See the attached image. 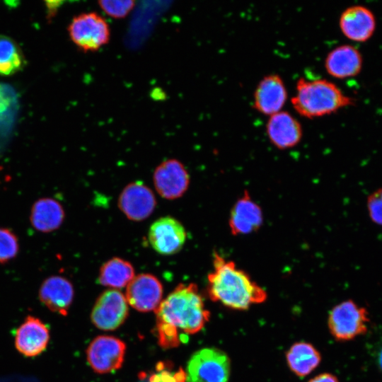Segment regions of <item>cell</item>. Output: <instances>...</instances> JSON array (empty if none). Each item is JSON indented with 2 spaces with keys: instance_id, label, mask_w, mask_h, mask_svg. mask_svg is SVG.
<instances>
[{
  "instance_id": "30",
  "label": "cell",
  "mask_w": 382,
  "mask_h": 382,
  "mask_svg": "<svg viewBox=\"0 0 382 382\" xmlns=\"http://www.w3.org/2000/svg\"><path fill=\"white\" fill-rule=\"evenodd\" d=\"M378 363L380 368L382 369V349H381L378 354Z\"/></svg>"
},
{
  "instance_id": "20",
  "label": "cell",
  "mask_w": 382,
  "mask_h": 382,
  "mask_svg": "<svg viewBox=\"0 0 382 382\" xmlns=\"http://www.w3.org/2000/svg\"><path fill=\"white\" fill-rule=\"evenodd\" d=\"M65 212L61 203L52 197H41L31 206L29 220L37 231L47 233L57 230L63 224Z\"/></svg>"
},
{
  "instance_id": "21",
  "label": "cell",
  "mask_w": 382,
  "mask_h": 382,
  "mask_svg": "<svg viewBox=\"0 0 382 382\" xmlns=\"http://www.w3.org/2000/svg\"><path fill=\"white\" fill-rule=\"evenodd\" d=\"M320 354L311 344L297 342L286 353L290 369L299 376H305L313 371L320 362Z\"/></svg>"
},
{
  "instance_id": "12",
  "label": "cell",
  "mask_w": 382,
  "mask_h": 382,
  "mask_svg": "<svg viewBox=\"0 0 382 382\" xmlns=\"http://www.w3.org/2000/svg\"><path fill=\"white\" fill-rule=\"evenodd\" d=\"M156 205L151 190L141 182H133L121 192L118 206L130 220L139 221L148 218Z\"/></svg>"
},
{
  "instance_id": "19",
  "label": "cell",
  "mask_w": 382,
  "mask_h": 382,
  "mask_svg": "<svg viewBox=\"0 0 382 382\" xmlns=\"http://www.w3.org/2000/svg\"><path fill=\"white\" fill-rule=\"evenodd\" d=\"M39 298L50 311L66 316L74 298L73 285L64 277L50 276L42 282Z\"/></svg>"
},
{
  "instance_id": "23",
  "label": "cell",
  "mask_w": 382,
  "mask_h": 382,
  "mask_svg": "<svg viewBox=\"0 0 382 382\" xmlns=\"http://www.w3.org/2000/svg\"><path fill=\"white\" fill-rule=\"evenodd\" d=\"M24 64L25 58L18 44L11 37L0 35V75L16 74Z\"/></svg>"
},
{
  "instance_id": "22",
  "label": "cell",
  "mask_w": 382,
  "mask_h": 382,
  "mask_svg": "<svg viewBox=\"0 0 382 382\" xmlns=\"http://www.w3.org/2000/svg\"><path fill=\"white\" fill-rule=\"evenodd\" d=\"M134 277L132 264L120 257H113L106 261L100 267L98 282L110 288H122Z\"/></svg>"
},
{
  "instance_id": "17",
  "label": "cell",
  "mask_w": 382,
  "mask_h": 382,
  "mask_svg": "<svg viewBox=\"0 0 382 382\" xmlns=\"http://www.w3.org/2000/svg\"><path fill=\"white\" fill-rule=\"evenodd\" d=\"M49 340L47 326L39 318L29 316L16 330L15 345L24 356L35 357L45 349Z\"/></svg>"
},
{
  "instance_id": "24",
  "label": "cell",
  "mask_w": 382,
  "mask_h": 382,
  "mask_svg": "<svg viewBox=\"0 0 382 382\" xmlns=\"http://www.w3.org/2000/svg\"><path fill=\"white\" fill-rule=\"evenodd\" d=\"M19 250V239L16 233L9 228L0 227V265L13 260Z\"/></svg>"
},
{
  "instance_id": "11",
  "label": "cell",
  "mask_w": 382,
  "mask_h": 382,
  "mask_svg": "<svg viewBox=\"0 0 382 382\" xmlns=\"http://www.w3.org/2000/svg\"><path fill=\"white\" fill-rule=\"evenodd\" d=\"M287 98L283 79L278 74H270L257 83L253 93V107L257 112L269 117L282 110Z\"/></svg>"
},
{
  "instance_id": "8",
  "label": "cell",
  "mask_w": 382,
  "mask_h": 382,
  "mask_svg": "<svg viewBox=\"0 0 382 382\" xmlns=\"http://www.w3.org/2000/svg\"><path fill=\"white\" fill-rule=\"evenodd\" d=\"M127 314V301L122 293L108 289L98 298L91 317L98 328L112 330L124 323Z\"/></svg>"
},
{
  "instance_id": "3",
  "label": "cell",
  "mask_w": 382,
  "mask_h": 382,
  "mask_svg": "<svg viewBox=\"0 0 382 382\" xmlns=\"http://www.w3.org/2000/svg\"><path fill=\"white\" fill-rule=\"evenodd\" d=\"M291 98L294 110L301 117L318 118L332 115L354 104V100L335 83L325 79L300 77Z\"/></svg>"
},
{
  "instance_id": "18",
  "label": "cell",
  "mask_w": 382,
  "mask_h": 382,
  "mask_svg": "<svg viewBox=\"0 0 382 382\" xmlns=\"http://www.w3.org/2000/svg\"><path fill=\"white\" fill-rule=\"evenodd\" d=\"M262 222L260 207L252 199L248 192H245L231 210L228 226L231 233L238 236L254 232Z\"/></svg>"
},
{
  "instance_id": "6",
  "label": "cell",
  "mask_w": 382,
  "mask_h": 382,
  "mask_svg": "<svg viewBox=\"0 0 382 382\" xmlns=\"http://www.w3.org/2000/svg\"><path fill=\"white\" fill-rule=\"evenodd\" d=\"M230 361L227 355L216 348H204L190 359L186 371L187 382H228Z\"/></svg>"
},
{
  "instance_id": "2",
  "label": "cell",
  "mask_w": 382,
  "mask_h": 382,
  "mask_svg": "<svg viewBox=\"0 0 382 382\" xmlns=\"http://www.w3.org/2000/svg\"><path fill=\"white\" fill-rule=\"evenodd\" d=\"M156 312V325L173 330L181 341L185 335L200 331L209 318V312L205 308L197 286L192 283L177 286L161 302Z\"/></svg>"
},
{
  "instance_id": "26",
  "label": "cell",
  "mask_w": 382,
  "mask_h": 382,
  "mask_svg": "<svg viewBox=\"0 0 382 382\" xmlns=\"http://www.w3.org/2000/svg\"><path fill=\"white\" fill-rule=\"evenodd\" d=\"M100 9L115 19L126 18L135 7L133 0H101L98 2Z\"/></svg>"
},
{
  "instance_id": "1",
  "label": "cell",
  "mask_w": 382,
  "mask_h": 382,
  "mask_svg": "<svg viewBox=\"0 0 382 382\" xmlns=\"http://www.w3.org/2000/svg\"><path fill=\"white\" fill-rule=\"evenodd\" d=\"M207 280L210 299L233 309L246 310L267 298L265 290L245 272L217 253L214 254L213 270Z\"/></svg>"
},
{
  "instance_id": "9",
  "label": "cell",
  "mask_w": 382,
  "mask_h": 382,
  "mask_svg": "<svg viewBox=\"0 0 382 382\" xmlns=\"http://www.w3.org/2000/svg\"><path fill=\"white\" fill-rule=\"evenodd\" d=\"M148 237L154 250L161 255H170L181 250L187 235L178 220L171 216H163L151 225Z\"/></svg>"
},
{
  "instance_id": "13",
  "label": "cell",
  "mask_w": 382,
  "mask_h": 382,
  "mask_svg": "<svg viewBox=\"0 0 382 382\" xmlns=\"http://www.w3.org/2000/svg\"><path fill=\"white\" fill-rule=\"evenodd\" d=\"M163 295L161 282L153 274H139L128 284L127 301L141 312L156 311Z\"/></svg>"
},
{
  "instance_id": "16",
  "label": "cell",
  "mask_w": 382,
  "mask_h": 382,
  "mask_svg": "<svg viewBox=\"0 0 382 382\" xmlns=\"http://www.w3.org/2000/svg\"><path fill=\"white\" fill-rule=\"evenodd\" d=\"M324 66L326 72L332 78H352L361 72L363 57L356 47L349 44L340 45L327 54Z\"/></svg>"
},
{
  "instance_id": "27",
  "label": "cell",
  "mask_w": 382,
  "mask_h": 382,
  "mask_svg": "<svg viewBox=\"0 0 382 382\" xmlns=\"http://www.w3.org/2000/svg\"><path fill=\"white\" fill-rule=\"evenodd\" d=\"M366 206L370 219L376 225L382 226V187L369 195Z\"/></svg>"
},
{
  "instance_id": "29",
  "label": "cell",
  "mask_w": 382,
  "mask_h": 382,
  "mask_svg": "<svg viewBox=\"0 0 382 382\" xmlns=\"http://www.w3.org/2000/svg\"><path fill=\"white\" fill-rule=\"evenodd\" d=\"M309 382H339L336 376L331 374H321L313 378Z\"/></svg>"
},
{
  "instance_id": "28",
  "label": "cell",
  "mask_w": 382,
  "mask_h": 382,
  "mask_svg": "<svg viewBox=\"0 0 382 382\" xmlns=\"http://www.w3.org/2000/svg\"><path fill=\"white\" fill-rule=\"evenodd\" d=\"M158 371L149 378V382H185L186 373L180 369L175 372L170 371L163 363H159L157 366Z\"/></svg>"
},
{
  "instance_id": "5",
  "label": "cell",
  "mask_w": 382,
  "mask_h": 382,
  "mask_svg": "<svg viewBox=\"0 0 382 382\" xmlns=\"http://www.w3.org/2000/svg\"><path fill=\"white\" fill-rule=\"evenodd\" d=\"M367 310L352 300H347L332 308L328 316V328L338 341H349L365 334L369 328Z\"/></svg>"
},
{
  "instance_id": "7",
  "label": "cell",
  "mask_w": 382,
  "mask_h": 382,
  "mask_svg": "<svg viewBox=\"0 0 382 382\" xmlns=\"http://www.w3.org/2000/svg\"><path fill=\"white\" fill-rule=\"evenodd\" d=\"M125 348V344L117 337L98 336L91 342L86 350L87 359L96 372L109 373L121 367Z\"/></svg>"
},
{
  "instance_id": "10",
  "label": "cell",
  "mask_w": 382,
  "mask_h": 382,
  "mask_svg": "<svg viewBox=\"0 0 382 382\" xmlns=\"http://www.w3.org/2000/svg\"><path fill=\"white\" fill-rule=\"evenodd\" d=\"M153 180L157 192L167 199L183 196L190 183V176L185 167L174 158L161 163L154 172Z\"/></svg>"
},
{
  "instance_id": "15",
  "label": "cell",
  "mask_w": 382,
  "mask_h": 382,
  "mask_svg": "<svg viewBox=\"0 0 382 382\" xmlns=\"http://www.w3.org/2000/svg\"><path fill=\"white\" fill-rule=\"evenodd\" d=\"M265 131L272 144L280 150L296 146L303 137L301 122L283 110L268 117Z\"/></svg>"
},
{
  "instance_id": "4",
  "label": "cell",
  "mask_w": 382,
  "mask_h": 382,
  "mask_svg": "<svg viewBox=\"0 0 382 382\" xmlns=\"http://www.w3.org/2000/svg\"><path fill=\"white\" fill-rule=\"evenodd\" d=\"M68 32L73 43L84 52L98 51L110 39L109 24L96 12L74 16L68 26Z\"/></svg>"
},
{
  "instance_id": "25",
  "label": "cell",
  "mask_w": 382,
  "mask_h": 382,
  "mask_svg": "<svg viewBox=\"0 0 382 382\" xmlns=\"http://www.w3.org/2000/svg\"><path fill=\"white\" fill-rule=\"evenodd\" d=\"M16 104V96L11 88L5 84H0V129L11 122Z\"/></svg>"
},
{
  "instance_id": "14",
  "label": "cell",
  "mask_w": 382,
  "mask_h": 382,
  "mask_svg": "<svg viewBox=\"0 0 382 382\" xmlns=\"http://www.w3.org/2000/svg\"><path fill=\"white\" fill-rule=\"evenodd\" d=\"M339 27L347 39L357 42H364L374 34L376 19L372 11L366 6L353 5L341 13Z\"/></svg>"
}]
</instances>
